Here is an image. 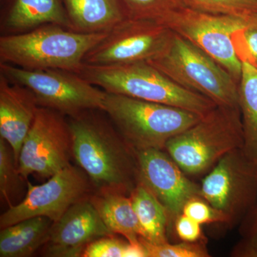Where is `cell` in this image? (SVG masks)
I'll list each match as a JSON object with an SVG mask.
<instances>
[{"label": "cell", "instance_id": "cell-23", "mask_svg": "<svg viewBox=\"0 0 257 257\" xmlns=\"http://www.w3.org/2000/svg\"><path fill=\"white\" fill-rule=\"evenodd\" d=\"M186 6L212 14L257 17V0H184Z\"/></svg>", "mask_w": 257, "mask_h": 257}, {"label": "cell", "instance_id": "cell-11", "mask_svg": "<svg viewBox=\"0 0 257 257\" xmlns=\"http://www.w3.org/2000/svg\"><path fill=\"white\" fill-rule=\"evenodd\" d=\"M173 32L151 19L126 18L88 52L84 63L109 65L148 62L160 55Z\"/></svg>", "mask_w": 257, "mask_h": 257}, {"label": "cell", "instance_id": "cell-17", "mask_svg": "<svg viewBox=\"0 0 257 257\" xmlns=\"http://www.w3.org/2000/svg\"><path fill=\"white\" fill-rule=\"evenodd\" d=\"M72 29L83 33L109 32L127 18L121 0H63Z\"/></svg>", "mask_w": 257, "mask_h": 257}, {"label": "cell", "instance_id": "cell-24", "mask_svg": "<svg viewBox=\"0 0 257 257\" xmlns=\"http://www.w3.org/2000/svg\"><path fill=\"white\" fill-rule=\"evenodd\" d=\"M22 179L13 149L4 139L0 138V194L9 207L13 206L15 193L21 187Z\"/></svg>", "mask_w": 257, "mask_h": 257}, {"label": "cell", "instance_id": "cell-25", "mask_svg": "<svg viewBox=\"0 0 257 257\" xmlns=\"http://www.w3.org/2000/svg\"><path fill=\"white\" fill-rule=\"evenodd\" d=\"M145 246L147 257H209L207 248L204 243L187 242L170 243L166 242L154 244L140 238Z\"/></svg>", "mask_w": 257, "mask_h": 257}, {"label": "cell", "instance_id": "cell-10", "mask_svg": "<svg viewBox=\"0 0 257 257\" xmlns=\"http://www.w3.org/2000/svg\"><path fill=\"white\" fill-rule=\"evenodd\" d=\"M72 137L65 115L40 106L24 141L18 171L24 179L37 175L50 178L70 165Z\"/></svg>", "mask_w": 257, "mask_h": 257}, {"label": "cell", "instance_id": "cell-1", "mask_svg": "<svg viewBox=\"0 0 257 257\" xmlns=\"http://www.w3.org/2000/svg\"><path fill=\"white\" fill-rule=\"evenodd\" d=\"M97 110L67 116L73 158L93 184L102 190L130 194L138 183L135 152L110 119L108 121Z\"/></svg>", "mask_w": 257, "mask_h": 257}, {"label": "cell", "instance_id": "cell-7", "mask_svg": "<svg viewBox=\"0 0 257 257\" xmlns=\"http://www.w3.org/2000/svg\"><path fill=\"white\" fill-rule=\"evenodd\" d=\"M256 18L212 14L184 5L155 20L204 51L239 83L242 62L234 37Z\"/></svg>", "mask_w": 257, "mask_h": 257}, {"label": "cell", "instance_id": "cell-30", "mask_svg": "<svg viewBox=\"0 0 257 257\" xmlns=\"http://www.w3.org/2000/svg\"><path fill=\"white\" fill-rule=\"evenodd\" d=\"M250 220L251 221L244 237L233 248L231 256L257 257V222L251 214Z\"/></svg>", "mask_w": 257, "mask_h": 257}, {"label": "cell", "instance_id": "cell-2", "mask_svg": "<svg viewBox=\"0 0 257 257\" xmlns=\"http://www.w3.org/2000/svg\"><path fill=\"white\" fill-rule=\"evenodd\" d=\"M108 32L83 33L60 25L0 37L1 63L26 69H57L80 74L84 58Z\"/></svg>", "mask_w": 257, "mask_h": 257}, {"label": "cell", "instance_id": "cell-26", "mask_svg": "<svg viewBox=\"0 0 257 257\" xmlns=\"http://www.w3.org/2000/svg\"><path fill=\"white\" fill-rule=\"evenodd\" d=\"M128 18L156 20L184 6V0H121Z\"/></svg>", "mask_w": 257, "mask_h": 257}, {"label": "cell", "instance_id": "cell-12", "mask_svg": "<svg viewBox=\"0 0 257 257\" xmlns=\"http://www.w3.org/2000/svg\"><path fill=\"white\" fill-rule=\"evenodd\" d=\"M89 189V177L85 172L71 165L40 185L28 182L26 196L2 214L0 227L35 216H45L55 222L72 205L86 198Z\"/></svg>", "mask_w": 257, "mask_h": 257}, {"label": "cell", "instance_id": "cell-3", "mask_svg": "<svg viewBox=\"0 0 257 257\" xmlns=\"http://www.w3.org/2000/svg\"><path fill=\"white\" fill-rule=\"evenodd\" d=\"M79 74L106 92L177 106L200 115L217 106L209 98L181 87L147 62L84 64Z\"/></svg>", "mask_w": 257, "mask_h": 257}, {"label": "cell", "instance_id": "cell-16", "mask_svg": "<svg viewBox=\"0 0 257 257\" xmlns=\"http://www.w3.org/2000/svg\"><path fill=\"white\" fill-rule=\"evenodd\" d=\"M45 25H60L73 30L60 0H15L2 27L7 35H13Z\"/></svg>", "mask_w": 257, "mask_h": 257}, {"label": "cell", "instance_id": "cell-8", "mask_svg": "<svg viewBox=\"0 0 257 257\" xmlns=\"http://www.w3.org/2000/svg\"><path fill=\"white\" fill-rule=\"evenodd\" d=\"M0 72L11 82L30 89L39 106L66 116L104 108L106 92L80 74L63 69H26L1 63Z\"/></svg>", "mask_w": 257, "mask_h": 257}, {"label": "cell", "instance_id": "cell-13", "mask_svg": "<svg viewBox=\"0 0 257 257\" xmlns=\"http://www.w3.org/2000/svg\"><path fill=\"white\" fill-rule=\"evenodd\" d=\"M134 151L138 182L145 186L163 204L170 219H175L182 214L189 199L202 197L200 185L190 180L164 150Z\"/></svg>", "mask_w": 257, "mask_h": 257}, {"label": "cell", "instance_id": "cell-28", "mask_svg": "<svg viewBox=\"0 0 257 257\" xmlns=\"http://www.w3.org/2000/svg\"><path fill=\"white\" fill-rule=\"evenodd\" d=\"M234 43L240 60L247 61L257 68V18L236 33Z\"/></svg>", "mask_w": 257, "mask_h": 257}, {"label": "cell", "instance_id": "cell-19", "mask_svg": "<svg viewBox=\"0 0 257 257\" xmlns=\"http://www.w3.org/2000/svg\"><path fill=\"white\" fill-rule=\"evenodd\" d=\"M53 223L45 216H35L3 228L0 257L31 256L47 242Z\"/></svg>", "mask_w": 257, "mask_h": 257}, {"label": "cell", "instance_id": "cell-20", "mask_svg": "<svg viewBox=\"0 0 257 257\" xmlns=\"http://www.w3.org/2000/svg\"><path fill=\"white\" fill-rule=\"evenodd\" d=\"M130 197L138 216L141 237L154 244L168 242L167 231L170 219L163 204L140 182L130 192Z\"/></svg>", "mask_w": 257, "mask_h": 257}, {"label": "cell", "instance_id": "cell-21", "mask_svg": "<svg viewBox=\"0 0 257 257\" xmlns=\"http://www.w3.org/2000/svg\"><path fill=\"white\" fill-rule=\"evenodd\" d=\"M242 71L239 82V106L242 123V150L257 164V68L241 60Z\"/></svg>", "mask_w": 257, "mask_h": 257}, {"label": "cell", "instance_id": "cell-18", "mask_svg": "<svg viewBox=\"0 0 257 257\" xmlns=\"http://www.w3.org/2000/svg\"><path fill=\"white\" fill-rule=\"evenodd\" d=\"M90 199L113 234L121 235L130 243L140 242L141 229L130 197L124 193L104 189Z\"/></svg>", "mask_w": 257, "mask_h": 257}, {"label": "cell", "instance_id": "cell-14", "mask_svg": "<svg viewBox=\"0 0 257 257\" xmlns=\"http://www.w3.org/2000/svg\"><path fill=\"white\" fill-rule=\"evenodd\" d=\"M114 236L90 199L84 198L69 208L51 228L44 254L50 257L82 256L89 243Z\"/></svg>", "mask_w": 257, "mask_h": 257}, {"label": "cell", "instance_id": "cell-4", "mask_svg": "<svg viewBox=\"0 0 257 257\" xmlns=\"http://www.w3.org/2000/svg\"><path fill=\"white\" fill-rule=\"evenodd\" d=\"M243 145L239 107L216 106L169 140L165 150L186 175H199Z\"/></svg>", "mask_w": 257, "mask_h": 257}, {"label": "cell", "instance_id": "cell-9", "mask_svg": "<svg viewBox=\"0 0 257 257\" xmlns=\"http://www.w3.org/2000/svg\"><path fill=\"white\" fill-rule=\"evenodd\" d=\"M201 194L232 224L256 204L257 164L238 148L225 155L203 179Z\"/></svg>", "mask_w": 257, "mask_h": 257}, {"label": "cell", "instance_id": "cell-27", "mask_svg": "<svg viewBox=\"0 0 257 257\" xmlns=\"http://www.w3.org/2000/svg\"><path fill=\"white\" fill-rule=\"evenodd\" d=\"M182 213L201 225L212 223L229 224V219L222 212L211 206L202 197L189 199L184 204Z\"/></svg>", "mask_w": 257, "mask_h": 257}, {"label": "cell", "instance_id": "cell-6", "mask_svg": "<svg viewBox=\"0 0 257 257\" xmlns=\"http://www.w3.org/2000/svg\"><path fill=\"white\" fill-rule=\"evenodd\" d=\"M148 63L181 87L217 106L239 107V83L210 56L174 33L163 51Z\"/></svg>", "mask_w": 257, "mask_h": 257}, {"label": "cell", "instance_id": "cell-31", "mask_svg": "<svg viewBox=\"0 0 257 257\" xmlns=\"http://www.w3.org/2000/svg\"><path fill=\"white\" fill-rule=\"evenodd\" d=\"M250 213H251V215H252L253 219H255V221L257 222V204L256 205H255L254 208L250 211Z\"/></svg>", "mask_w": 257, "mask_h": 257}, {"label": "cell", "instance_id": "cell-5", "mask_svg": "<svg viewBox=\"0 0 257 257\" xmlns=\"http://www.w3.org/2000/svg\"><path fill=\"white\" fill-rule=\"evenodd\" d=\"M103 111L135 151L165 150L169 140L203 116L177 106L107 92Z\"/></svg>", "mask_w": 257, "mask_h": 257}, {"label": "cell", "instance_id": "cell-15", "mask_svg": "<svg viewBox=\"0 0 257 257\" xmlns=\"http://www.w3.org/2000/svg\"><path fill=\"white\" fill-rule=\"evenodd\" d=\"M40 106L33 93L18 83L0 75V136L14 153L18 166L24 141Z\"/></svg>", "mask_w": 257, "mask_h": 257}, {"label": "cell", "instance_id": "cell-22", "mask_svg": "<svg viewBox=\"0 0 257 257\" xmlns=\"http://www.w3.org/2000/svg\"><path fill=\"white\" fill-rule=\"evenodd\" d=\"M83 257H147L141 241L133 243L127 240L105 236L89 243L83 251Z\"/></svg>", "mask_w": 257, "mask_h": 257}, {"label": "cell", "instance_id": "cell-29", "mask_svg": "<svg viewBox=\"0 0 257 257\" xmlns=\"http://www.w3.org/2000/svg\"><path fill=\"white\" fill-rule=\"evenodd\" d=\"M201 225L184 214L175 218V231L179 239L187 242H197L202 239Z\"/></svg>", "mask_w": 257, "mask_h": 257}]
</instances>
